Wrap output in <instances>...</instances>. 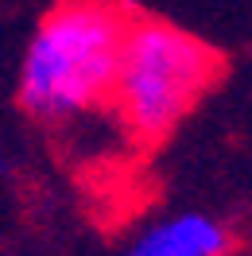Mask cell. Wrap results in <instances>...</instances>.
Returning <instances> with one entry per match:
<instances>
[{
  "label": "cell",
  "mask_w": 252,
  "mask_h": 256,
  "mask_svg": "<svg viewBox=\"0 0 252 256\" xmlns=\"http://www.w3.org/2000/svg\"><path fill=\"white\" fill-rule=\"evenodd\" d=\"M218 78V54L167 20L132 16L109 105L132 140L159 144Z\"/></svg>",
  "instance_id": "cell-2"
},
{
  "label": "cell",
  "mask_w": 252,
  "mask_h": 256,
  "mask_svg": "<svg viewBox=\"0 0 252 256\" xmlns=\"http://www.w3.org/2000/svg\"><path fill=\"white\" fill-rule=\"evenodd\" d=\"M128 24L132 12L120 0H58L32 32L20 62L24 112L62 128L105 109Z\"/></svg>",
  "instance_id": "cell-1"
},
{
  "label": "cell",
  "mask_w": 252,
  "mask_h": 256,
  "mask_svg": "<svg viewBox=\"0 0 252 256\" xmlns=\"http://www.w3.org/2000/svg\"><path fill=\"white\" fill-rule=\"evenodd\" d=\"M233 248L229 229L210 214H174L148 225L124 256H225Z\"/></svg>",
  "instance_id": "cell-3"
}]
</instances>
